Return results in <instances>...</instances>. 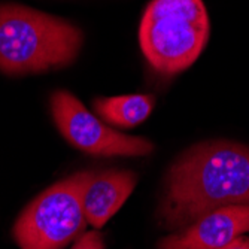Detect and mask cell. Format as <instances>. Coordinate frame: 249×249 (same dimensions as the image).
<instances>
[{
	"label": "cell",
	"mask_w": 249,
	"mask_h": 249,
	"mask_svg": "<svg viewBox=\"0 0 249 249\" xmlns=\"http://www.w3.org/2000/svg\"><path fill=\"white\" fill-rule=\"evenodd\" d=\"M249 205V146L230 141L201 142L170 166L158 219L179 230L225 206Z\"/></svg>",
	"instance_id": "6da1fadb"
},
{
	"label": "cell",
	"mask_w": 249,
	"mask_h": 249,
	"mask_svg": "<svg viewBox=\"0 0 249 249\" xmlns=\"http://www.w3.org/2000/svg\"><path fill=\"white\" fill-rule=\"evenodd\" d=\"M82 32L63 18L22 5H0V72L42 73L69 66L82 47Z\"/></svg>",
	"instance_id": "7a4b0ae2"
},
{
	"label": "cell",
	"mask_w": 249,
	"mask_h": 249,
	"mask_svg": "<svg viewBox=\"0 0 249 249\" xmlns=\"http://www.w3.org/2000/svg\"><path fill=\"white\" fill-rule=\"evenodd\" d=\"M209 33L203 0H151L141 21L139 42L155 71L173 75L194 64Z\"/></svg>",
	"instance_id": "3957f363"
},
{
	"label": "cell",
	"mask_w": 249,
	"mask_h": 249,
	"mask_svg": "<svg viewBox=\"0 0 249 249\" xmlns=\"http://www.w3.org/2000/svg\"><path fill=\"white\" fill-rule=\"evenodd\" d=\"M94 172H78L42 191L19 213L12 236L21 249H63L88 224L82 197Z\"/></svg>",
	"instance_id": "277c9868"
},
{
	"label": "cell",
	"mask_w": 249,
	"mask_h": 249,
	"mask_svg": "<svg viewBox=\"0 0 249 249\" xmlns=\"http://www.w3.org/2000/svg\"><path fill=\"white\" fill-rule=\"evenodd\" d=\"M51 112L63 138L82 152L100 157H139L148 155L154 149L148 139L109 127L64 89L51 96Z\"/></svg>",
	"instance_id": "5b68a950"
},
{
	"label": "cell",
	"mask_w": 249,
	"mask_h": 249,
	"mask_svg": "<svg viewBox=\"0 0 249 249\" xmlns=\"http://www.w3.org/2000/svg\"><path fill=\"white\" fill-rule=\"evenodd\" d=\"M243 233H249V205L225 206L163 237L158 249H216Z\"/></svg>",
	"instance_id": "8992f818"
},
{
	"label": "cell",
	"mask_w": 249,
	"mask_h": 249,
	"mask_svg": "<svg viewBox=\"0 0 249 249\" xmlns=\"http://www.w3.org/2000/svg\"><path fill=\"white\" fill-rule=\"evenodd\" d=\"M138 176L130 170H105L88 180L82 206L85 219L94 229H100L114 216L133 193Z\"/></svg>",
	"instance_id": "52a82bcc"
},
{
	"label": "cell",
	"mask_w": 249,
	"mask_h": 249,
	"mask_svg": "<svg viewBox=\"0 0 249 249\" xmlns=\"http://www.w3.org/2000/svg\"><path fill=\"white\" fill-rule=\"evenodd\" d=\"M155 105L154 96L127 94L99 97L93 102L96 114L112 128H131L143 123Z\"/></svg>",
	"instance_id": "ba28073f"
},
{
	"label": "cell",
	"mask_w": 249,
	"mask_h": 249,
	"mask_svg": "<svg viewBox=\"0 0 249 249\" xmlns=\"http://www.w3.org/2000/svg\"><path fill=\"white\" fill-rule=\"evenodd\" d=\"M72 249H105L103 237L99 231H88L81 234Z\"/></svg>",
	"instance_id": "9c48e42d"
},
{
	"label": "cell",
	"mask_w": 249,
	"mask_h": 249,
	"mask_svg": "<svg viewBox=\"0 0 249 249\" xmlns=\"http://www.w3.org/2000/svg\"><path fill=\"white\" fill-rule=\"evenodd\" d=\"M216 249H249V237L246 236H237L233 240H230L229 243H225Z\"/></svg>",
	"instance_id": "30bf717a"
}]
</instances>
